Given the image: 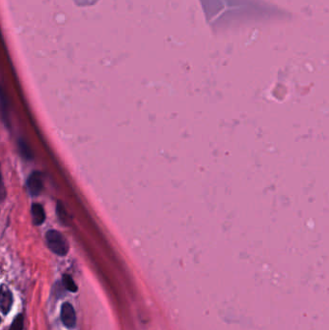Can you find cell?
<instances>
[{"label": "cell", "mask_w": 329, "mask_h": 330, "mask_svg": "<svg viewBox=\"0 0 329 330\" xmlns=\"http://www.w3.org/2000/svg\"><path fill=\"white\" fill-rule=\"evenodd\" d=\"M28 190L31 194L36 196L42 192L43 182H42V174L39 172H34L27 180Z\"/></svg>", "instance_id": "3"}, {"label": "cell", "mask_w": 329, "mask_h": 330, "mask_svg": "<svg viewBox=\"0 0 329 330\" xmlns=\"http://www.w3.org/2000/svg\"><path fill=\"white\" fill-rule=\"evenodd\" d=\"M63 285L70 292L76 293V291H77V286H76L75 281L68 274H65L63 276Z\"/></svg>", "instance_id": "6"}, {"label": "cell", "mask_w": 329, "mask_h": 330, "mask_svg": "<svg viewBox=\"0 0 329 330\" xmlns=\"http://www.w3.org/2000/svg\"><path fill=\"white\" fill-rule=\"evenodd\" d=\"M47 244L49 248L55 254L59 256H65L69 251V245L65 237H63L59 232L51 230L47 233Z\"/></svg>", "instance_id": "1"}, {"label": "cell", "mask_w": 329, "mask_h": 330, "mask_svg": "<svg viewBox=\"0 0 329 330\" xmlns=\"http://www.w3.org/2000/svg\"><path fill=\"white\" fill-rule=\"evenodd\" d=\"M23 328H24V317L21 315H18L12 323L10 330H23Z\"/></svg>", "instance_id": "7"}, {"label": "cell", "mask_w": 329, "mask_h": 330, "mask_svg": "<svg viewBox=\"0 0 329 330\" xmlns=\"http://www.w3.org/2000/svg\"><path fill=\"white\" fill-rule=\"evenodd\" d=\"M5 195H6L5 187H4V185H3L2 179H1V177H0V202L4 200V198H5Z\"/></svg>", "instance_id": "8"}, {"label": "cell", "mask_w": 329, "mask_h": 330, "mask_svg": "<svg viewBox=\"0 0 329 330\" xmlns=\"http://www.w3.org/2000/svg\"><path fill=\"white\" fill-rule=\"evenodd\" d=\"M13 304V296L5 285L0 287V310L3 314L9 313Z\"/></svg>", "instance_id": "4"}, {"label": "cell", "mask_w": 329, "mask_h": 330, "mask_svg": "<svg viewBox=\"0 0 329 330\" xmlns=\"http://www.w3.org/2000/svg\"><path fill=\"white\" fill-rule=\"evenodd\" d=\"M97 0H75L76 4L80 5V6H84V5H91L94 4Z\"/></svg>", "instance_id": "9"}, {"label": "cell", "mask_w": 329, "mask_h": 330, "mask_svg": "<svg viewBox=\"0 0 329 330\" xmlns=\"http://www.w3.org/2000/svg\"><path fill=\"white\" fill-rule=\"evenodd\" d=\"M31 214L32 220L35 225H41L46 219L45 211L40 204H33L31 207Z\"/></svg>", "instance_id": "5"}, {"label": "cell", "mask_w": 329, "mask_h": 330, "mask_svg": "<svg viewBox=\"0 0 329 330\" xmlns=\"http://www.w3.org/2000/svg\"><path fill=\"white\" fill-rule=\"evenodd\" d=\"M61 320L68 328H74L76 324V316L75 309L70 303H64L61 308Z\"/></svg>", "instance_id": "2"}]
</instances>
